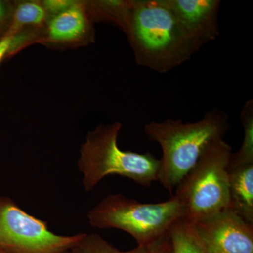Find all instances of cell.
I'll return each mask as SVG.
<instances>
[{"label":"cell","instance_id":"cell-20","mask_svg":"<svg viewBox=\"0 0 253 253\" xmlns=\"http://www.w3.org/2000/svg\"><path fill=\"white\" fill-rule=\"evenodd\" d=\"M0 253H5L4 251H1V250H0Z\"/></svg>","mask_w":253,"mask_h":253},{"label":"cell","instance_id":"cell-2","mask_svg":"<svg viewBox=\"0 0 253 253\" xmlns=\"http://www.w3.org/2000/svg\"><path fill=\"white\" fill-rule=\"evenodd\" d=\"M229 117L219 109L208 111L195 122L167 119L147 123L145 134L163 151L158 181L169 194L194 168L208 148L224 136L230 128Z\"/></svg>","mask_w":253,"mask_h":253},{"label":"cell","instance_id":"cell-13","mask_svg":"<svg viewBox=\"0 0 253 253\" xmlns=\"http://www.w3.org/2000/svg\"><path fill=\"white\" fill-rule=\"evenodd\" d=\"M172 253H207L189 223L184 219L178 221L169 233Z\"/></svg>","mask_w":253,"mask_h":253},{"label":"cell","instance_id":"cell-19","mask_svg":"<svg viewBox=\"0 0 253 253\" xmlns=\"http://www.w3.org/2000/svg\"><path fill=\"white\" fill-rule=\"evenodd\" d=\"M7 16V8L3 1H0V27L4 22Z\"/></svg>","mask_w":253,"mask_h":253},{"label":"cell","instance_id":"cell-4","mask_svg":"<svg viewBox=\"0 0 253 253\" xmlns=\"http://www.w3.org/2000/svg\"><path fill=\"white\" fill-rule=\"evenodd\" d=\"M184 217V206L175 196L165 202L142 204L122 194L109 195L88 214L94 227L121 229L130 234L138 246L149 248L167 237L173 225Z\"/></svg>","mask_w":253,"mask_h":253},{"label":"cell","instance_id":"cell-15","mask_svg":"<svg viewBox=\"0 0 253 253\" xmlns=\"http://www.w3.org/2000/svg\"><path fill=\"white\" fill-rule=\"evenodd\" d=\"M66 253H150V248L137 246L129 251H120L96 234H84L81 241Z\"/></svg>","mask_w":253,"mask_h":253},{"label":"cell","instance_id":"cell-6","mask_svg":"<svg viewBox=\"0 0 253 253\" xmlns=\"http://www.w3.org/2000/svg\"><path fill=\"white\" fill-rule=\"evenodd\" d=\"M84 234L57 235L11 199L0 198V250L5 253H66Z\"/></svg>","mask_w":253,"mask_h":253},{"label":"cell","instance_id":"cell-7","mask_svg":"<svg viewBox=\"0 0 253 253\" xmlns=\"http://www.w3.org/2000/svg\"><path fill=\"white\" fill-rule=\"evenodd\" d=\"M189 224L207 253H253V224L229 208Z\"/></svg>","mask_w":253,"mask_h":253},{"label":"cell","instance_id":"cell-8","mask_svg":"<svg viewBox=\"0 0 253 253\" xmlns=\"http://www.w3.org/2000/svg\"><path fill=\"white\" fill-rule=\"evenodd\" d=\"M183 26L201 46L219 35V0H166Z\"/></svg>","mask_w":253,"mask_h":253},{"label":"cell","instance_id":"cell-9","mask_svg":"<svg viewBox=\"0 0 253 253\" xmlns=\"http://www.w3.org/2000/svg\"><path fill=\"white\" fill-rule=\"evenodd\" d=\"M87 6L75 1L68 9L53 16L46 28V36L54 43L91 41L94 31Z\"/></svg>","mask_w":253,"mask_h":253},{"label":"cell","instance_id":"cell-17","mask_svg":"<svg viewBox=\"0 0 253 253\" xmlns=\"http://www.w3.org/2000/svg\"><path fill=\"white\" fill-rule=\"evenodd\" d=\"M73 1L68 0H47L42 2L47 14L55 15L62 12L74 3Z\"/></svg>","mask_w":253,"mask_h":253},{"label":"cell","instance_id":"cell-3","mask_svg":"<svg viewBox=\"0 0 253 253\" xmlns=\"http://www.w3.org/2000/svg\"><path fill=\"white\" fill-rule=\"evenodd\" d=\"M121 129L120 122L100 125L88 133L82 144L78 166L86 191L111 174L129 178L142 186L158 181L161 160L151 153L138 154L120 149L118 136Z\"/></svg>","mask_w":253,"mask_h":253},{"label":"cell","instance_id":"cell-16","mask_svg":"<svg viewBox=\"0 0 253 253\" xmlns=\"http://www.w3.org/2000/svg\"><path fill=\"white\" fill-rule=\"evenodd\" d=\"M23 36L18 33H8L0 41V62L5 56L11 53L19 42H23Z\"/></svg>","mask_w":253,"mask_h":253},{"label":"cell","instance_id":"cell-1","mask_svg":"<svg viewBox=\"0 0 253 253\" xmlns=\"http://www.w3.org/2000/svg\"><path fill=\"white\" fill-rule=\"evenodd\" d=\"M126 33L137 64L160 73L189 61L202 46L166 0H132Z\"/></svg>","mask_w":253,"mask_h":253},{"label":"cell","instance_id":"cell-5","mask_svg":"<svg viewBox=\"0 0 253 253\" xmlns=\"http://www.w3.org/2000/svg\"><path fill=\"white\" fill-rule=\"evenodd\" d=\"M232 154L224 139L211 144L174 190L189 224L229 208L228 166Z\"/></svg>","mask_w":253,"mask_h":253},{"label":"cell","instance_id":"cell-12","mask_svg":"<svg viewBox=\"0 0 253 253\" xmlns=\"http://www.w3.org/2000/svg\"><path fill=\"white\" fill-rule=\"evenodd\" d=\"M244 128V140L241 149L231 154L229 167L253 163V100L246 101L241 113Z\"/></svg>","mask_w":253,"mask_h":253},{"label":"cell","instance_id":"cell-18","mask_svg":"<svg viewBox=\"0 0 253 253\" xmlns=\"http://www.w3.org/2000/svg\"><path fill=\"white\" fill-rule=\"evenodd\" d=\"M150 253H172L169 235L150 248Z\"/></svg>","mask_w":253,"mask_h":253},{"label":"cell","instance_id":"cell-14","mask_svg":"<svg viewBox=\"0 0 253 253\" xmlns=\"http://www.w3.org/2000/svg\"><path fill=\"white\" fill-rule=\"evenodd\" d=\"M47 14L41 2L28 1L19 3L14 9L9 33H18L20 28L24 26H41L46 21Z\"/></svg>","mask_w":253,"mask_h":253},{"label":"cell","instance_id":"cell-10","mask_svg":"<svg viewBox=\"0 0 253 253\" xmlns=\"http://www.w3.org/2000/svg\"><path fill=\"white\" fill-rule=\"evenodd\" d=\"M229 209L253 224V163L229 167Z\"/></svg>","mask_w":253,"mask_h":253},{"label":"cell","instance_id":"cell-11","mask_svg":"<svg viewBox=\"0 0 253 253\" xmlns=\"http://www.w3.org/2000/svg\"><path fill=\"white\" fill-rule=\"evenodd\" d=\"M132 0H104L91 3L89 9L91 19L114 23L125 33L130 19Z\"/></svg>","mask_w":253,"mask_h":253}]
</instances>
